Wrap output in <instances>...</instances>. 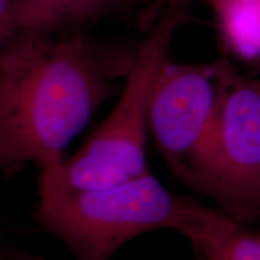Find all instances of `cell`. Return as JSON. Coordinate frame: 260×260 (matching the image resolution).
Listing matches in <instances>:
<instances>
[{
	"label": "cell",
	"instance_id": "cell-1",
	"mask_svg": "<svg viewBox=\"0 0 260 260\" xmlns=\"http://www.w3.org/2000/svg\"><path fill=\"white\" fill-rule=\"evenodd\" d=\"M135 48L82 31H19L0 57V168L58 167L64 151L125 80Z\"/></svg>",
	"mask_w": 260,
	"mask_h": 260
},
{
	"label": "cell",
	"instance_id": "cell-12",
	"mask_svg": "<svg viewBox=\"0 0 260 260\" xmlns=\"http://www.w3.org/2000/svg\"><path fill=\"white\" fill-rule=\"evenodd\" d=\"M194 260H204V259L201 258L200 255H198V254H197V256H195V259H194Z\"/></svg>",
	"mask_w": 260,
	"mask_h": 260
},
{
	"label": "cell",
	"instance_id": "cell-4",
	"mask_svg": "<svg viewBox=\"0 0 260 260\" xmlns=\"http://www.w3.org/2000/svg\"><path fill=\"white\" fill-rule=\"evenodd\" d=\"M220 96L190 188L211 197L243 224L260 217V80L219 59Z\"/></svg>",
	"mask_w": 260,
	"mask_h": 260
},
{
	"label": "cell",
	"instance_id": "cell-9",
	"mask_svg": "<svg viewBox=\"0 0 260 260\" xmlns=\"http://www.w3.org/2000/svg\"><path fill=\"white\" fill-rule=\"evenodd\" d=\"M22 28V16L16 3L14 0H0V57Z\"/></svg>",
	"mask_w": 260,
	"mask_h": 260
},
{
	"label": "cell",
	"instance_id": "cell-2",
	"mask_svg": "<svg viewBox=\"0 0 260 260\" xmlns=\"http://www.w3.org/2000/svg\"><path fill=\"white\" fill-rule=\"evenodd\" d=\"M39 222L69 248L75 260H110L130 240L170 229L193 248L234 219L168 190L152 171L112 186L64 190L40 184Z\"/></svg>",
	"mask_w": 260,
	"mask_h": 260
},
{
	"label": "cell",
	"instance_id": "cell-8",
	"mask_svg": "<svg viewBox=\"0 0 260 260\" xmlns=\"http://www.w3.org/2000/svg\"><path fill=\"white\" fill-rule=\"evenodd\" d=\"M194 251L204 260H260V233L251 232L233 219Z\"/></svg>",
	"mask_w": 260,
	"mask_h": 260
},
{
	"label": "cell",
	"instance_id": "cell-6",
	"mask_svg": "<svg viewBox=\"0 0 260 260\" xmlns=\"http://www.w3.org/2000/svg\"><path fill=\"white\" fill-rule=\"evenodd\" d=\"M22 31H59L79 28L109 16L116 0H14Z\"/></svg>",
	"mask_w": 260,
	"mask_h": 260
},
{
	"label": "cell",
	"instance_id": "cell-11",
	"mask_svg": "<svg viewBox=\"0 0 260 260\" xmlns=\"http://www.w3.org/2000/svg\"><path fill=\"white\" fill-rule=\"evenodd\" d=\"M0 260H47V258L40 254L11 249V251H0Z\"/></svg>",
	"mask_w": 260,
	"mask_h": 260
},
{
	"label": "cell",
	"instance_id": "cell-3",
	"mask_svg": "<svg viewBox=\"0 0 260 260\" xmlns=\"http://www.w3.org/2000/svg\"><path fill=\"white\" fill-rule=\"evenodd\" d=\"M187 19L162 12L135 48L134 60L112 111L76 153L41 171L40 184L64 190L100 188L142 176L149 170L146 147L148 103L155 75L168 58L172 37Z\"/></svg>",
	"mask_w": 260,
	"mask_h": 260
},
{
	"label": "cell",
	"instance_id": "cell-7",
	"mask_svg": "<svg viewBox=\"0 0 260 260\" xmlns=\"http://www.w3.org/2000/svg\"><path fill=\"white\" fill-rule=\"evenodd\" d=\"M223 44L245 60L260 58V0H207Z\"/></svg>",
	"mask_w": 260,
	"mask_h": 260
},
{
	"label": "cell",
	"instance_id": "cell-10",
	"mask_svg": "<svg viewBox=\"0 0 260 260\" xmlns=\"http://www.w3.org/2000/svg\"><path fill=\"white\" fill-rule=\"evenodd\" d=\"M161 4L164 12H171L188 19L190 0H162Z\"/></svg>",
	"mask_w": 260,
	"mask_h": 260
},
{
	"label": "cell",
	"instance_id": "cell-5",
	"mask_svg": "<svg viewBox=\"0 0 260 260\" xmlns=\"http://www.w3.org/2000/svg\"><path fill=\"white\" fill-rule=\"evenodd\" d=\"M220 96L218 63L180 64L167 58L149 94L148 133L172 174L190 187Z\"/></svg>",
	"mask_w": 260,
	"mask_h": 260
}]
</instances>
